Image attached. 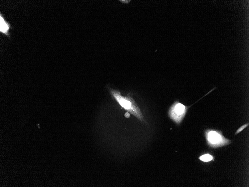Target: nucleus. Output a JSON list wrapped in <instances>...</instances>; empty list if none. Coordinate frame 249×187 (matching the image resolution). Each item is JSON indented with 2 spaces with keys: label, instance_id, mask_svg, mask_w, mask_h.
<instances>
[{
  "label": "nucleus",
  "instance_id": "nucleus-7",
  "mask_svg": "<svg viewBox=\"0 0 249 187\" xmlns=\"http://www.w3.org/2000/svg\"><path fill=\"white\" fill-rule=\"evenodd\" d=\"M121 1V2H123V3H129L130 1H128V0H122V1Z\"/></svg>",
  "mask_w": 249,
  "mask_h": 187
},
{
  "label": "nucleus",
  "instance_id": "nucleus-3",
  "mask_svg": "<svg viewBox=\"0 0 249 187\" xmlns=\"http://www.w3.org/2000/svg\"><path fill=\"white\" fill-rule=\"evenodd\" d=\"M191 106H185L178 101H175L170 108L168 116L176 124L179 125L182 122L188 110Z\"/></svg>",
  "mask_w": 249,
  "mask_h": 187
},
{
  "label": "nucleus",
  "instance_id": "nucleus-2",
  "mask_svg": "<svg viewBox=\"0 0 249 187\" xmlns=\"http://www.w3.org/2000/svg\"><path fill=\"white\" fill-rule=\"evenodd\" d=\"M205 136L210 147L216 148L229 145L231 141L223 136L221 131L208 129L205 130Z\"/></svg>",
  "mask_w": 249,
  "mask_h": 187
},
{
  "label": "nucleus",
  "instance_id": "nucleus-5",
  "mask_svg": "<svg viewBox=\"0 0 249 187\" xmlns=\"http://www.w3.org/2000/svg\"><path fill=\"white\" fill-rule=\"evenodd\" d=\"M213 156L209 154H206L202 155L200 157V160L203 161L204 162H209L213 160Z\"/></svg>",
  "mask_w": 249,
  "mask_h": 187
},
{
  "label": "nucleus",
  "instance_id": "nucleus-1",
  "mask_svg": "<svg viewBox=\"0 0 249 187\" xmlns=\"http://www.w3.org/2000/svg\"><path fill=\"white\" fill-rule=\"evenodd\" d=\"M109 90L112 97L124 110L135 116L139 120L142 122H145L140 108L131 97L129 96H122L119 90L112 89H110Z\"/></svg>",
  "mask_w": 249,
  "mask_h": 187
},
{
  "label": "nucleus",
  "instance_id": "nucleus-4",
  "mask_svg": "<svg viewBox=\"0 0 249 187\" xmlns=\"http://www.w3.org/2000/svg\"><path fill=\"white\" fill-rule=\"evenodd\" d=\"M9 29L8 24L5 21L2 16L1 15V31L4 33L7 34Z\"/></svg>",
  "mask_w": 249,
  "mask_h": 187
},
{
  "label": "nucleus",
  "instance_id": "nucleus-6",
  "mask_svg": "<svg viewBox=\"0 0 249 187\" xmlns=\"http://www.w3.org/2000/svg\"><path fill=\"white\" fill-rule=\"evenodd\" d=\"M249 126V123H246L245 124L243 125L242 126H241V127H240V128H239L237 130L236 133H235V134H238L240 133V132L242 131L245 128H247L248 126Z\"/></svg>",
  "mask_w": 249,
  "mask_h": 187
}]
</instances>
